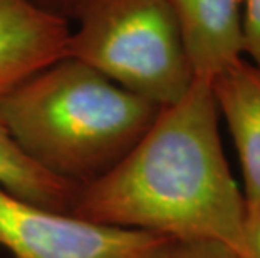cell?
Segmentation results:
<instances>
[{
    "label": "cell",
    "instance_id": "obj_1",
    "mask_svg": "<svg viewBox=\"0 0 260 258\" xmlns=\"http://www.w3.org/2000/svg\"><path fill=\"white\" fill-rule=\"evenodd\" d=\"M71 215L245 253L247 206L230 173L212 84L195 79L113 169L77 191Z\"/></svg>",
    "mask_w": 260,
    "mask_h": 258
},
{
    "label": "cell",
    "instance_id": "obj_2",
    "mask_svg": "<svg viewBox=\"0 0 260 258\" xmlns=\"http://www.w3.org/2000/svg\"><path fill=\"white\" fill-rule=\"evenodd\" d=\"M161 107L74 57H60L0 101V123L32 163L86 186L135 148Z\"/></svg>",
    "mask_w": 260,
    "mask_h": 258
},
{
    "label": "cell",
    "instance_id": "obj_3",
    "mask_svg": "<svg viewBox=\"0 0 260 258\" xmlns=\"http://www.w3.org/2000/svg\"><path fill=\"white\" fill-rule=\"evenodd\" d=\"M71 20L66 56L159 107L197 79L170 0H86Z\"/></svg>",
    "mask_w": 260,
    "mask_h": 258
},
{
    "label": "cell",
    "instance_id": "obj_4",
    "mask_svg": "<svg viewBox=\"0 0 260 258\" xmlns=\"http://www.w3.org/2000/svg\"><path fill=\"white\" fill-rule=\"evenodd\" d=\"M168 241L49 210L0 188V246L14 258H151Z\"/></svg>",
    "mask_w": 260,
    "mask_h": 258
},
{
    "label": "cell",
    "instance_id": "obj_5",
    "mask_svg": "<svg viewBox=\"0 0 260 258\" xmlns=\"http://www.w3.org/2000/svg\"><path fill=\"white\" fill-rule=\"evenodd\" d=\"M71 22L34 0H0V101L42 67L66 57Z\"/></svg>",
    "mask_w": 260,
    "mask_h": 258
},
{
    "label": "cell",
    "instance_id": "obj_6",
    "mask_svg": "<svg viewBox=\"0 0 260 258\" xmlns=\"http://www.w3.org/2000/svg\"><path fill=\"white\" fill-rule=\"evenodd\" d=\"M223 119L234 139L243 174L247 211L260 205V67L239 59L210 81Z\"/></svg>",
    "mask_w": 260,
    "mask_h": 258
},
{
    "label": "cell",
    "instance_id": "obj_7",
    "mask_svg": "<svg viewBox=\"0 0 260 258\" xmlns=\"http://www.w3.org/2000/svg\"><path fill=\"white\" fill-rule=\"evenodd\" d=\"M197 79L212 81L243 57V0H170Z\"/></svg>",
    "mask_w": 260,
    "mask_h": 258
},
{
    "label": "cell",
    "instance_id": "obj_8",
    "mask_svg": "<svg viewBox=\"0 0 260 258\" xmlns=\"http://www.w3.org/2000/svg\"><path fill=\"white\" fill-rule=\"evenodd\" d=\"M0 188L49 210L71 213L79 186L36 166L14 144L0 123Z\"/></svg>",
    "mask_w": 260,
    "mask_h": 258
},
{
    "label": "cell",
    "instance_id": "obj_9",
    "mask_svg": "<svg viewBox=\"0 0 260 258\" xmlns=\"http://www.w3.org/2000/svg\"><path fill=\"white\" fill-rule=\"evenodd\" d=\"M151 258H240V255L217 241L170 240Z\"/></svg>",
    "mask_w": 260,
    "mask_h": 258
},
{
    "label": "cell",
    "instance_id": "obj_10",
    "mask_svg": "<svg viewBox=\"0 0 260 258\" xmlns=\"http://www.w3.org/2000/svg\"><path fill=\"white\" fill-rule=\"evenodd\" d=\"M242 39L243 56L260 67V0H243L242 9Z\"/></svg>",
    "mask_w": 260,
    "mask_h": 258
},
{
    "label": "cell",
    "instance_id": "obj_11",
    "mask_svg": "<svg viewBox=\"0 0 260 258\" xmlns=\"http://www.w3.org/2000/svg\"><path fill=\"white\" fill-rule=\"evenodd\" d=\"M243 258H260V205L247 211Z\"/></svg>",
    "mask_w": 260,
    "mask_h": 258
},
{
    "label": "cell",
    "instance_id": "obj_12",
    "mask_svg": "<svg viewBox=\"0 0 260 258\" xmlns=\"http://www.w3.org/2000/svg\"><path fill=\"white\" fill-rule=\"evenodd\" d=\"M34 2L71 22L73 15L76 14V10L79 9L86 0H34Z\"/></svg>",
    "mask_w": 260,
    "mask_h": 258
}]
</instances>
